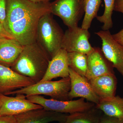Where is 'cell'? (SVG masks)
I'll use <instances>...</instances> for the list:
<instances>
[{
  "label": "cell",
  "instance_id": "ba28073f",
  "mask_svg": "<svg viewBox=\"0 0 123 123\" xmlns=\"http://www.w3.org/2000/svg\"><path fill=\"white\" fill-rule=\"evenodd\" d=\"M102 40V51L114 68L123 76V46L116 41L110 31L102 30L95 33Z\"/></svg>",
  "mask_w": 123,
  "mask_h": 123
},
{
  "label": "cell",
  "instance_id": "83f0119b",
  "mask_svg": "<svg viewBox=\"0 0 123 123\" xmlns=\"http://www.w3.org/2000/svg\"><path fill=\"white\" fill-rule=\"evenodd\" d=\"M31 1L35 2H50L51 0H30Z\"/></svg>",
  "mask_w": 123,
  "mask_h": 123
},
{
  "label": "cell",
  "instance_id": "8fae6325",
  "mask_svg": "<svg viewBox=\"0 0 123 123\" xmlns=\"http://www.w3.org/2000/svg\"><path fill=\"white\" fill-rule=\"evenodd\" d=\"M70 89L69 93L70 100L75 98H82L87 101L98 104L100 98L94 91L89 81L85 77L75 72L69 67Z\"/></svg>",
  "mask_w": 123,
  "mask_h": 123
},
{
  "label": "cell",
  "instance_id": "603a6c76",
  "mask_svg": "<svg viewBox=\"0 0 123 123\" xmlns=\"http://www.w3.org/2000/svg\"><path fill=\"white\" fill-rule=\"evenodd\" d=\"M99 123H123V119L103 115Z\"/></svg>",
  "mask_w": 123,
  "mask_h": 123
},
{
  "label": "cell",
  "instance_id": "7a4b0ae2",
  "mask_svg": "<svg viewBox=\"0 0 123 123\" xmlns=\"http://www.w3.org/2000/svg\"><path fill=\"white\" fill-rule=\"evenodd\" d=\"M51 60L47 53L35 42L24 46L21 53L10 68L37 83L44 77Z\"/></svg>",
  "mask_w": 123,
  "mask_h": 123
},
{
  "label": "cell",
  "instance_id": "9a60e30c",
  "mask_svg": "<svg viewBox=\"0 0 123 123\" xmlns=\"http://www.w3.org/2000/svg\"><path fill=\"white\" fill-rule=\"evenodd\" d=\"M24 47V46L15 39H0V64L11 68Z\"/></svg>",
  "mask_w": 123,
  "mask_h": 123
},
{
  "label": "cell",
  "instance_id": "277c9868",
  "mask_svg": "<svg viewBox=\"0 0 123 123\" xmlns=\"http://www.w3.org/2000/svg\"><path fill=\"white\" fill-rule=\"evenodd\" d=\"M70 89L69 77L62 78L59 80L38 82L25 88L8 92L5 95L23 94L26 96L43 95L49 96L52 99L68 101Z\"/></svg>",
  "mask_w": 123,
  "mask_h": 123
},
{
  "label": "cell",
  "instance_id": "ac0fdd59",
  "mask_svg": "<svg viewBox=\"0 0 123 123\" xmlns=\"http://www.w3.org/2000/svg\"><path fill=\"white\" fill-rule=\"evenodd\" d=\"M103 112L95 106L87 111L75 112L67 116V123H99Z\"/></svg>",
  "mask_w": 123,
  "mask_h": 123
},
{
  "label": "cell",
  "instance_id": "6da1fadb",
  "mask_svg": "<svg viewBox=\"0 0 123 123\" xmlns=\"http://www.w3.org/2000/svg\"><path fill=\"white\" fill-rule=\"evenodd\" d=\"M48 13H51L50 2L7 0L5 28L23 46L31 44L36 42L40 19Z\"/></svg>",
  "mask_w": 123,
  "mask_h": 123
},
{
  "label": "cell",
  "instance_id": "9c48e42d",
  "mask_svg": "<svg viewBox=\"0 0 123 123\" xmlns=\"http://www.w3.org/2000/svg\"><path fill=\"white\" fill-rule=\"evenodd\" d=\"M14 97L0 93V114L1 116H14L31 111L43 108L34 103L23 94H17Z\"/></svg>",
  "mask_w": 123,
  "mask_h": 123
},
{
  "label": "cell",
  "instance_id": "7402d4cb",
  "mask_svg": "<svg viewBox=\"0 0 123 123\" xmlns=\"http://www.w3.org/2000/svg\"><path fill=\"white\" fill-rule=\"evenodd\" d=\"M7 0H0V22L4 26L7 15Z\"/></svg>",
  "mask_w": 123,
  "mask_h": 123
},
{
  "label": "cell",
  "instance_id": "4316f807",
  "mask_svg": "<svg viewBox=\"0 0 123 123\" xmlns=\"http://www.w3.org/2000/svg\"><path fill=\"white\" fill-rule=\"evenodd\" d=\"M114 11L121 12L123 14V0H116Z\"/></svg>",
  "mask_w": 123,
  "mask_h": 123
},
{
  "label": "cell",
  "instance_id": "484cf974",
  "mask_svg": "<svg viewBox=\"0 0 123 123\" xmlns=\"http://www.w3.org/2000/svg\"><path fill=\"white\" fill-rule=\"evenodd\" d=\"M112 36L116 41L123 46V29Z\"/></svg>",
  "mask_w": 123,
  "mask_h": 123
},
{
  "label": "cell",
  "instance_id": "52a82bcc",
  "mask_svg": "<svg viewBox=\"0 0 123 123\" xmlns=\"http://www.w3.org/2000/svg\"><path fill=\"white\" fill-rule=\"evenodd\" d=\"M90 36L88 30L78 26L68 28L64 33L61 48L68 52H79L88 55L94 49L89 42Z\"/></svg>",
  "mask_w": 123,
  "mask_h": 123
},
{
  "label": "cell",
  "instance_id": "3957f363",
  "mask_svg": "<svg viewBox=\"0 0 123 123\" xmlns=\"http://www.w3.org/2000/svg\"><path fill=\"white\" fill-rule=\"evenodd\" d=\"M51 13L40 19L36 32V42L49 55L51 59L61 48L63 31Z\"/></svg>",
  "mask_w": 123,
  "mask_h": 123
},
{
  "label": "cell",
  "instance_id": "8992f818",
  "mask_svg": "<svg viewBox=\"0 0 123 123\" xmlns=\"http://www.w3.org/2000/svg\"><path fill=\"white\" fill-rule=\"evenodd\" d=\"M51 13L61 18L68 28L78 26L85 14L83 0H55L51 2Z\"/></svg>",
  "mask_w": 123,
  "mask_h": 123
},
{
  "label": "cell",
  "instance_id": "30bf717a",
  "mask_svg": "<svg viewBox=\"0 0 123 123\" xmlns=\"http://www.w3.org/2000/svg\"><path fill=\"white\" fill-rule=\"evenodd\" d=\"M35 84V82L30 78L0 64V93L5 94Z\"/></svg>",
  "mask_w": 123,
  "mask_h": 123
},
{
  "label": "cell",
  "instance_id": "cb8c5ba5",
  "mask_svg": "<svg viewBox=\"0 0 123 123\" xmlns=\"http://www.w3.org/2000/svg\"><path fill=\"white\" fill-rule=\"evenodd\" d=\"M2 38H14L7 31L5 28L4 25L0 22V39Z\"/></svg>",
  "mask_w": 123,
  "mask_h": 123
},
{
  "label": "cell",
  "instance_id": "d4e9b609",
  "mask_svg": "<svg viewBox=\"0 0 123 123\" xmlns=\"http://www.w3.org/2000/svg\"><path fill=\"white\" fill-rule=\"evenodd\" d=\"M0 123H15V117L14 116H1Z\"/></svg>",
  "mask_w": 123,
  "mask_h": 123
},
{
  "label": "cell",
  "instance_id": "7c38bea8",
  "mask_svg": "<svg viewBox=\"0 0 123 123\" xmlns=\"http://www.w3.org/2000/svg\"><path fill=\"white\" fill-rule=\"evenodd\" d=\"M94 48V50L87 55L86 78L89 81L102 75L114 74L112 64L106 59L101 49Z\"/></svg>",
  "mask_w": 123,
  "mask_h": 123
},
{
  "label": "cell",
  "instance_id": "d6986e66",
  "mask_svg": "<svg viewBox=\"0 0 123 123\" xmlns=\"http://www.w3.org/2000/svg\"><path fill=\"white\" fill-rule=\"evenodd\" d=\"M69 68L78 74L85 77L87 71V55L77 52H68Z\"/></svg>",
  "mask_w": 123,
  "mask_h": 123
},
{
  "label": "cell",
  "instance_id": "5b68a950",
  "mask_svg": "<svg viewBox=\"0 0 123 123\" xmlns=\"http://www.w3.org/2000/svg\"><path fill=\"white\" fill-rule=\"evenodd\" d=\"M27 98L34 103L42 106L45 110L50 111L69 114L75 112L85 111L94 107L95 104L85 99L80 98L75 100L62 101L47 99L41 95L27 96Z\"/></svg>",
  "mask_w": 123,
  "mask_h": 123
},
{
  "label": "cell",
  "instance_id": "e0dca14e",
  "mask_svg": "<svg viewBox=\"0 0 123 123\" xmlns=\"http://www.w3.org/2000/svg\"><path fill=\"white\" fill-rule=\"evenodd\" d=\"M95 107L106 115L123 119V98L115 95L100 99Z\"/></svg>",
  "mask_w": 123,
  "mask_h": 123
},
{
  "label": "cell",
  "instance_id": "44dd1931",
  "mask_svg": "<svg viewBox=\"0 0 123 123\" xmlns=\"http://www.w3.org/2000/svg\"><path fill=\"white\" fill-rule=\"evenodd\" d=\"M105 10L102 15L97 16L98 21L103 23L102 29L103 31L109 30L113 26L112 16L116 0H104Z\"/></svg>",
  "mask_w": 123,
  "mask_h": 123
},
{
  "label": "cell",
  "instance_id": "ffe728a7",
  "mask_svg": "<svg viewBox=\"0 0 123 123\" xmlns=\"http://www.w3.org/2000/svg\"><path fill=\"white\" fill-rule=\"evenodd\" d=\"M85 15L82 24V29L88 30L90 28L92 20L97 18L102 0H83Z\"/></svg>",
  "mask_w": 123,
  "mask_h": 123
},
{
  "label": "cell",
  "instance_id": "2e32d148",
  "mask_svg": "<svg viewBox=\"0 0 123 123\" xmlns=\"http://www.w3.org/2000/svg\"><path fill=\"white\" fill-rule=\"evenodd\" d=\"M89 81L100 99L115 96L117 81L115 74L102 75L91 79Z\"/></svg>",
  "mask_w": 123,
  "mask_h": 123
},
{
  "label": "cell",
  "instance_id": "4fadbf2b",
  "mask_svg": "<svg viewBox=\"0 0 123 123\" xmlns=\"http://www.w3.org/2000/svg\"><path fill=\"white\" fill-rule=\"evenodd\" d=\"M67 115L50 111L44 108L31 110L14 116L15 123H49L65 122Z\"/></svg>",
  "mask_w": 123,
  "mask_h": 123
},
{
  "label": "cell",
  "instance_id": "f1b7e54d",
  "mask_svg": "<svg viewBox=\"0 0 123 123\" xmlns=\"http://www.w3.org/2000/svg\"><path fill=\"white\" fill-rule=\"evenodd\" d=\"M66 123V121H65V122H61V123Z\"/></svg>",
  "mask_w": 123,
  "mask_h": 123
},
{
  "label": "cell",
  "instance_id": "5bb4252c",
  "mask_svg": "<svg viewBox=\"0 0 123 123\" xmlns=\"http://www.w3.org/2000/svg\"><path fill=\"white\" fill-rule=\"evenodd\" d=\"M68 52L61 48L50 60L44 77L39 82L49 81L57 78L69 77Z\"/></svg>",
  "mask_w": 123,
  "mask_h": 123
},
{
  "label": "cell",
  "instance_id": "f546056e",
  "mask_svg": "<svg viewBox=\"0 0 123 123\" xmlns=\"http://www.w3.org/2000/svg\"><path fill=\"white\" fill-rule=\"evenodd\" d=\"M1 116L0 114V116Z\"/></svg>",
  "mask_w": 123,
  "mask_h": 123
}]
</instances>
